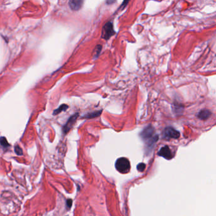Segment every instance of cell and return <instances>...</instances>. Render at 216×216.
<instances>
[{
  "label": "cell",
  "instance_id": "obj_2",
  "mask_svg": "<svg viewBox=\"0 0 216 216\" xmlns=\"http://www.w3.org/2000/svg\"><path fill=\"white\" fill-rule=\"evenodd\" d=\"M116 169L122 174H126L129 172L131 169L130 162L125 157H121L116 160L115 164Z\"/></svg>",
  "mask_w": 216,
  "mask_h": 216
},
{
  "label": "cell",
  "instance_id": "obj_6",
  "mask_svg": "<svg viewBox=\"0 0 216 216\" xmlns=\"http://www.w3.org/2000/svg\"><path fill=\"white\" fill-rule=\"evenodd\" d=\"M78 116H79V114H76L70 117V119L68 120L66 124L63 127V130L65 133H67L69 131V130L72 128V125L74 124L75 122L76 121V119Z\"/></svg>",
  "mask_w": 216,
  "mask_h": 216
},
{
  "label": "cell",
  "instance_id": "obj_8",
  "mask_svg": "<svg viewBox=\"0 0 216 216\" xmlns=\"http://www.w3.org/2000/svg\"><path fill=\"white\" fill-rule=\"evenodd\" d=\"M212 113L209 110H202L200 111V112L198 114V117L201 120H206L209 119Z\"/></svg>",
  "mask_w": 216,
  "mask_h": 216
},
{
  "label": "cell",
  "instance_id": "obj_7",
  "mask_svg": "<svg viewBox=\"0 0 216 216\" xmlns=\"http://www.w3.org/2000/svg\"><path fill=\"white\" fill-rule=\"evenodd\" d=\"M84 2V0H70L69 6L72 10L77 11L79 10Z\"/></svg>",
  "mask_w": 216,
  "mask_h": 216
},
{
  "label": "cell",
  "instance_id": "obj_12",
  "mask_svg": "<svg viewBox=\"0 0 216 216\" xmlns=\"http://www.w3.org/2000/svg\"><path fill=\"white\" fill-rule=\"evenodd\" d=\"M15 152L18 155H22L23 154L22 150V148L18 145H16L15 146Z\"/></svg>",
  "mask_w": 216,
  "mask_h": 216
},
{
  "label": "cell",
  "instance_id": "obj_5",
  "mask_svg": "<svg viewBox=\"0 0 216 216\" xmlns=\"http://www.w3.org/2000/svg\"><path fill=\"white\" fill-rule=\"evenodd\" d=\"M159 155L167 159V160H170L172 158H173L174 155L172 154L170 149L169 148V147L168 146H164L163 147H162L159 152L158 153Z\"/></svg>",
  "mask_w": 216,
  "mask_h": 216
},
{
  "label": "cell",
  "instance_id": "obj_11",
  "mask_svg": "<svg viewBox=\"0 0 216 216\" xmlns=\"http://www.w3.org/2000/svg\"><path fill=\"white\" fill-rule=\"evenodd\" d=\"M0 145H1L4 148H8L10 146L8 142L7 141V139L5 137L0 138Z\"/></svg>",
  "mask_w": 216,
  "mask_h": 216
},
{
  "label": "cell",
  "instance_id": "obj_9",
  "mask_svg": "<svg viewBox=\"0 0 216 216\" xmlns=\"http://www.w3.org/2000/svg\"><path fill=\"white\" fill-rule=\"evenodd\" d=\"M68 106L66 104H63L61 106H60L57 109L55 110V111L53 112V115H58V114H60V112H63V111H66L67 109H68Z\"/></svg>",
  "mask_w": 216,
  "mask_h": 216
},
{
  "label": "cell",
  "instance_id": "obj_14",
  "mask_svg": "<svg viewBox=\"0 0 216 216\" xmlns=\"http://www.w3.org/2000/svg\"><path fill=\"white\" fill-rule=\"evenodd\" d=\"M145 167L146 165L144 163H140L137 165V169L140 172H143V170L145 169Z\"/></svg>",
  "mask_w": 216,
  "mask_h": 216
},
{
  "label": "cell",
  "instance_id": "obj_4",
  "mask_svg": "<svg viewBox=\"0 0 216 216\" xmlns=\"http://www.w3.org/2000/svg\"><path fill=\"white\" fill-rule=\"evenodd\" d=\"M163 135L166 139H178L180 136L179 132L172 127H166L164 129Z\"/></svg>",
  "mask_w": 216,
  "mask_h": 216
},
{
  "label": "cell",
  "instance_id": "obj_1",
  "mask_svg": "<svg viewBox=\"0 0 216 216\" xmlns=\"http://www.w3.org/2000/svg\"><path fill=\"white\" fill-rule=\"evenodd\" d=\"M155 129L152 125H148L141 132L140 136L150 147L154 145L158 140V136L154 135Z\"/></svg>",
  "mask_w": 216,
  "mask_h": 216
},
{
  "label": "cell",
  "instance_id": "obj_3",
  "mask_svg": "<svg viewBox=\"0 0 216 216\" xmlns=\"http://www.w3.org/2000/svg\"><path fill=\"white\" fill-rule=\"evenodd\" d=\"M115 34V31L114 29L113 24L111 22H109L103 27L101 37L105 40H109L112 36Z\"/></svg>",
  "mask_w": 216,
  "mask_h": 216
},
{
  "label": "cell",
  "instance_id": "obj_16",
  "mask_svg": "<svg viewBox=\"0 0 216 216\" xmlns=\"http://www.w3.org/2000/svg\"><path fill=\"white\" fill-rule=\"evenodd\" d=\"M129 1V0H124V2H123V3H122V7L123 8H124V7H125V5L128 3Z\"/></svg>",
  "mask_w": 216,
  "mask_h": 216
},
{
  "label": "cell",
  "instance_id": "obj_10",
  "mask_svg": "<svg viewBox=\"0 0 216 216\" xmlns=\"http://www.w3.org/2000/svg\"><path fill=\"white\" fill-rule=\"evenodd\" d=\"M101 113V111H95V112L86 114L84 117L86 119H93V118H95V117H98L99 115H100Z\"/></svg>",
  "mask_w": 216,
  "mask_h": 216
},
{
  "label": "cell",
  "instance_id": "obj_13",
  "mask_svg": "<svg viewBox=\"0 0 216 216\" xmlns=\"http://www.w3.org/2000/svg\"><path fill=\"white\" fill-rule=\"evenodd\" d=\"M101 45H98L96 48H95V57H98V55H100V52H101Z\"/></svg>",
  "mask_w": 216,
  "mask_h": 216
},
{
  "label": "cell",
  "instance_id": "obj_15",
  "mask_svg": "<svg viewBox=\"0 0 216 216\" xmlns=\"http://www.w3.org/2000/svg\"><path fill=\"white\" fill-rule=\"evenodd\" d=\"M72 204V200L69 199V200H68L67 201V207H68L69 209L71 207Z\"/></svg>",
  "mask_w": 216,
  "mask_h": 216
}]
</instances>
